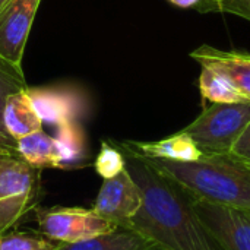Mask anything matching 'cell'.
<instances>
[{
    "label": "cell",
    "mask_w": 250,
    "mask_h": 250,
    "mask_svg": "<svg viewBox=\"0 0 250 250\" xmlns=\"http://www.w3.org/2000/svg\"><path fill=\"white\" fill-rule=\"evenodd\" d=\"M250 122V103L212 104L185 129L202 155H229Z\"/></svg>",
    "instance_id": "4"
},
{
    "label": "cell",
    "mask_w": 250,
    "mask_h": 250,
    "mask_svg": "<svg viewBox=\"0 0 250 250\" xmlns=\"http://www.w3.org/2000/svg\"><path fill=\"white\" fill-rule=\"evenodd\" d=\"M201 66L223 75L248 101H250V54L243 51H227L204 44L190 53Z\"/></svg>",
    "instance_id": "9"
},
{
    "label": "cell",
    "mask_w": 250,
    "mask_h": 250,
    "mask_svg": "<svg viewBox=\"0 0 250 250\" xmlns=\"http://www.w3.org/2000/svg\"><path fill=\"white\" fill-rule=\"evenodd\" d=\"M94 167L103 179H111L126 168V160L114 142H103L101 149L94 161Z\"/></svg>",
    "instance_id": "19"
},
{
    "label": "cell",
    "mask_w": 250,
    "mask_h": 250,
    "mask_svg": "<svg viewBox=\"0 0 250 250\" xmlns=\"http://www.w3.org/2000/svg\"><path fill=\"white\" fill-rule=\"evenodd\" d=\"M41 171L21 157L0 155V236L38 208Z\"/></svg>",
    "instance_id": "3"
},
{
    "label": "cell",
    "mask_w": 250,
    "mask_h": 250,
    "mask_svg": "<svg viewBox=\"0 0 250 250\" xmlns=\"http://www.w3.org/2000/svg\"><path fill=\"white\" fill-rule=\"evenodd\" d=\"M56 139L62 152V170H70L85 166L86 144L85 135L78 120L64 122L56 126Z\"/></svg>",
    "instance_id": "16"
},
{
    "label": "cell",
    "mask_w": 250,
    "mask_h": 250,
    "mask_svg": "<svg viewBox=\"0 0 250 250\" xmlns=\"http://www.w3.org/2000/svg\"><path fill=\"white\" fill-rule=\"evenodd\" d=\"M229 155H231L233 158H236L237 161H240L243 164L250 166V122L243 129V132L240 133L237 141L234 142Z\"/></svg>",
    "instance_id": "21"
},
{
    "label": "cell",
    "mask_w": 250,
    "mask_h": 250,
    "mask_svg": "<svg viewBox=\"0 0 250 250\" xmlns=\"http://www.w3.org/2000/svg\"><path fill=\"white\" fill-rule=\"evenodd\" d=\"M114 144L142 195V205L127 229L154 242L160 250H224L195 211L190 190L122 142Z\"/></svg>",
    "instance_id": "1"
},
{
    "label": "cell",
    "mask_w": 250,
    "mask_h": 250,
    "mask_svg": "<svg viewBox=\"0 0 250 250\" xmlns=\"http://www.w3.org/2000/svg\"><path fill=\"white\" fill-rule=\"evenodd\" d=\"M59 242L40 231H7L0 236V250H54Z\"/></svg>",
    "instance_id": "18"
},
{
    "label": "cell",
    "mask_w": 250,
    "mask_h": 250,
    "mask_svg": "<svg viewBox=\"0 0 250 250\" xmlns=\"http://www.w3.org/2000/svg\"><path fill=\"white\" fill-rule=\"evenodd\" d=\"M202 1H220V0H202ZM202 1H201V3H202Z\"/></svg>",
    "instance_id": "25"
},
{
    "label": "cell",
    "mask_w": 250,
    "mask_h": 250,
    "mask_svg": "<svg viewBox=\"0 0 250 250\" xmlns=\"http://www.w3.org/2000/svg\"><path fill=\"white\" fill-rule=\"evenodd\" d=\"M3 120L7 133L15 141L42 129V120L28 95V89L7 98Z\"/></svg>",
    "instance_id": "13"
},
{
    "label": "cell",
    "mask_w": 250,
    "mask_h": 250,
    "mask_svg": "<svg viewBox=\"0 0 250 250\" xmlns=\"http://www.w3.org/2000/svg\"><path fill=\"white\" fill-rule=\"evenodd\" d=\"M122 144L145 158H157L176 163H190L202 158L201 149L183 130L154 142L123 141Z\"/></svg>",
    "instance_id": "11"
},
{
    "label": "cell",
    "mask_w": 250,
    "mask_h": 250,
    "mask_svg": "<svg viewBox=\"0 0 250 250\" xmlns=\"http://www.w3.org/2000/svg\"><path fill=\"white\" fill-rule=\"evenodd\" d=\"M0 155H12V154H9L6 149H3V148L0 146Z\"/></svg>",
    "instance_id": "23"
},
{
    "label": "cell",
    "mask_w": 250,
    "mask_h": 250,
    "mask_svg": "<svg viewBox=\"0 0 250 250\" xmlns=\"http://www.w3.org/2000/svg\"><path fill=\"white\" fill-rule=\"evenodd\" d=\"M199 89L202 101L207 100L212 104L250 103L223 75L205 66H202V72L199 76Z\"/></svg>",
    "instance_id": "17"
},
{
    "label": "cell",
    "mask_w": 250,
    "mask_h": 250,
    "mask_svg": "<svg viewBox=\"0 0 250 250\" xmlns=\"http://www.w3.org/2000/svg\"><path fill=\"white\" fill-rule=\"evenodd\" d=\"M41 0H9L0 9V56L22 66L26 40Z\"/></svg>",
    "instance_id": "8"
},
{
    "label": "cell",
    "mask_w": 250,
    "mask_h": 250,
    "mask_svg": "<svg viewBox=\"0 0 250 250\" xmlns=\"http://www.w3.org/2000/svg\"><path fill=\"white\" fill-rule=\"evenodd\" d=\"M193 207L224 250H250V211L217 205L196 195Z\"/></svg>",
    "instance_id": "6"
},
{
    "label": "cell",
    "mask_w": 250,
    "mask_h": 250,
    "mask_svg": "<svg viewBox=\"0 0 250 250\" xmlns=\"http://www.w3.org/2000/svg\"><path fill=\"white\" fill-rule=\"evenodd\" d=\"M54 250H160L158 246L139 234L138 231L127 227H116L114 230L73 242V243H59Z\"/></svg>",
    "instance_id": "12"
},
{
    "label": "cell",
    "mask_w": 250,
    "mask_h": 250,
    "mask_svg": "<svg viewBox=\"0 0 250 250\" xmlns=\"http://www.w3.org/2000/svg\"><path fill=\"white\" fill-rule=\"evenodd\" d=\"M198 9L201 12H227L250 21V0H220L202 1Z\"/></svg>",
    "instance_id": "20"
},
{
    "label": "cell",
    "mask_w": 250,
    "mask_h": 250,
    "mask_svg": "<svg viewBox=\"0 0 250 250\" xmlns=\"http://www.w3.org/2000/svg\"><path fill=\"white\" fill-rule=\"evenodd\" d=\"M18 154L26 163L41 170L62 168V152L54 136L45 133L42 129L26 135L16 141Z\"/></svg>",
    "instance_id": "14"
},
{
    "label": "cell",
    "mask_w": 250,
    "mask_h": 250,
    "mask_svg": "<svg viewBox=\"0 0 250 250\" xmlns=\"http://www.w3.org/2000/svg\"><path fill=\"white\" fill-rule=\"evenodd\" d=\"M146 160L198 198L250 211V166L231 155H202L190 163Z\"/></svg>",
    "instance_id": "2"
},
{
    "label": "cell",
    "mask_w": 250,
    "mask_h": 250,
    "mask_svg": "<svg viewBox=\"0 0 250 250\" xmlns=\"http://www.w3.org/2000/svg\"><path fill=\"white\" fill-rule=\"evenodd\" d=\"M38 231L59 243H73L114 230L117 226L100 217L92 208L51 207L37 208Z\"/></svg>",
    "instance_id": "5"
},
{
    "label": "cell",
    "mask_w": 250,
    "mask_h": 250,
    "mask_svg": "<svg viewBox=\"0 0 250 250\" xmlns=\"http://www.w3.org/2000/svg\"><path fill=\"white\" fill-rule=\"evenodd\" d=\"M7 1H9V0H0V9H1V7H3V6L7 3Z\"/></svg>",
    "instance_id": "24"
},
{
    "label": "cell",
    "mask_w": 250,
    "mask_h": 250,
    "mask_svg": "<svg viewBox=\"0 0 250 250\" xmlns=\"http://www.w3.org/2000/svg\"><path fill=\"white\" fill-rule=\"evenodd\" d=\"M28 88L29 86L26 85L22 66L15 64L0 56V146L15 157H19L16 146L18 142L7 133L4 127L3 113L7 98L21 91H26Z\"/></svg>",
    "instance_id": "15"
},
{
    "label": "cell",
    "mask_w": 250,
    "mask_h": 250,
    "mask_svg": "<svg viewBox=\"0 0 250 250\" xmlns=\"http://www.w3.org/2000/svg\"><path fill=\"white\" fill-rule=\"evenodd\" d=\"M171 4L177 6V7H183V9H189V7H198L201 4L202 0H168Z\"/></svg>",
    "instance_id": "22"
},
{
    "label": "cell",
    "mask_w": 250,
    "mask_h": 250,
    "mask_svg": "<svg viewBox=\"0 0 250 250\" xmlns=\"http://www.w3.org/2000/svg\"><path fill=\"white\" fill-rule=\"evenodd\" d=\"M28 95L38 111L42 123L59 126L64 122L78 120L83 103L79 94L63 88H28Z\"/></svg>",
    "instance_id": "10"
},
{
    "label": "cell",
    "mask_w": 250,
    "mask_h": 250,
    "mask_svg": "<svg viewBox=\"0 0 250 250\" xmlns=\"http://www.w3.org/2000/svg\"><path fill=\"white\" fill-rule=\"evenodd\" d=\"M141 205V189L125 168L117 176L104 179L92 209L117 227H127Z\"/></svg>",
    "instance_id": "7"
}]
</instances>
